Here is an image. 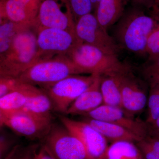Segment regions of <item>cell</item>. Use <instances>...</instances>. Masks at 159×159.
I'll use <instances>...</instances> for the list:
<instances>
[{
    "mask_svg": "<svg viewBox=\"0 0 159 159\" xmlns=\"http://www.w3.org/2000/svg\"><path fill=\"white\" fill-rule=\"evenodd\" d=\"M146 53L148 54V57L159 55V21L148 38Z\"/></svg>",
    "mask_w": 159,
    "mask_h": 159,
    "instance_id": "83f0119b",
    "label": "cell"
},
{
    "mask_svg": "<svg viewBox=\"0 0 159 159\" xmlns=\"http://www.w3.org/2000/svg\"><path fill=\"white\" fill-rule=\"evenodd\" d=\"M61 10L57 0H43L32 27L36 32L45 29H61L75 33V22L70 10Z\"/></svg>",
    "mask_w": 159,
    "mask_h": 159,
    "instance_id": "8fae6325",
    "label": "cell"
},
{
    "mask_svg": "<svg viewBox=\"0 0 159 159\" xmlns=\"http://www.w3.org/2000/svg\"><path fill=\"white\" fill-rule=\"evenodd\" d=\"M1 126H6L21 136L43 139L51 128V121L39 119L23 112L0 118Z\"/></svg>",
    "mask_w": 159,
    "mask_h": 159,
    "instance_id": "4fadbf2b",
    "label": "cell"
},
{
    "mask_svg": "<svg viewBox=\"0 0 159 159\" xmlns=\"http://www.w3.org/2000/svg\"><path fill=\"white\" fill-rule=\"evenodd\" d=\"M39 61L55 56L66 55L80 42L74 32L55 29H45L37 32Z\"/></svg>",
    "mask_w": 159,
    "mask_h": 159,
    "instance_id": "ba28073f",
    "label": "cell"
},
{
    "mask_svg": "<svg viewBox=\"0 0 159 159\" xmlns=\"http://www.w3.org/2000/svg\"><path fill=\"white\" fill-rule=\"evenodd\" d=\"M100 0H92V4H93V9L94 11L97 9L98 4Z\"/></svg>",
    "mask_w": 159,
    "mask_h": 159,
    "instance_id": "836d02e7",
    "label": "cell"
},
{
    "mask_svg": "<svg viewBox=\"0 0 159 159\" xmlns=\"http://www.w3.org/2000/svg\"><path fill=\"white\" fill-rule=\"evenodd\" d=\"M42 1H43V0H42Z\"/></svg>",
    "mask_w": 159,
    "mask_h": 159,
    "instance_id": "d590c367",
    "label": "cell"
},
{
    "mask_svg": "<svg viewBox=\"0 0 159 159\" xmlns=\"http://www.w3.org/2000/svg\"><path fill=\"white\" fill-rule=\"evenodd\" d=\"M84 116L116 124L142 139L148 135L146 122L135 118L121 107L103 104Z\"/></svg>",
    "mask_w": 159,
    "mask_h": 159,
    "instance_id": "7c38bea8",
    "label": "cell"
},
{
    "mask_svg": "<svg viewBox=\"0 0 159 159\" xmlns=\"http://www.w3.org/2000/svg\"><path fill=\"white\" fill-rule=\"evenodd\" d=\"M53 109V103L47 93L43 89L36 87L29 95L25 105L21 112L51 122Z\"/></svg>",
    "mask_w": 159,
    "mask_h": 159,
    "instance_id": "2e32d148",
    "label": "cell"
},
{
    "mask_svg": "<svg viewBox=\"0 0 159 159\" xmlns=\"http://www.w3.org/2000/svg\"><path fill=\"white\" fill-rule=\"evenodd\" d=\"M83 120L93 126L111 143L126 140L136 143L142 139L130 131L111 122L99 121L87 117H85Z\"/></svg>",
    "mask_w": 159,
    "mask_h": 159,
    "instance_id": "ac0fdd59",
    "label": "cell"
},
{
    "mask_svg": "<svg viewBox=\"0 0 159 159\" xmlns=\"http://www.w3.org/2000/svg\"><path fill=\"white\" fill-rule=\"evenodd\" d=\"M120 80L122 108L133 116L142 112L148 101L147 84L134 76L131 69L121 73Z\"/></svg>",
    "mask_w": 159,
    "mask_h": 159,
    "instance_id": "30bf717a",
    "label": "cell"
},
{
    "mask_svg": "<svg viewBox=\"0 0 159 159\" xmlns=\"http://www.w3.org/2000/svg\"><path fill=\"white\" fill-rule=\"evenodd\" d=\"M128 2V0H100L94 14L101 25L107 30L122 17Z\"/></svg>",
    "mask_w": 159,
    "mask_h": 159,
    "instance_id": "e0dca14e",
    "label": "cell"
},
{
    "mask_svg": "<svg viewBox=\"0 0 159 159\" xmlns=\"http://www.w3.org/2000/svg\"><path fill=\"white\" fill-rule=\"evenodd\" d=\"M42 0H0V19L33 23Z\"/></svg>",
    "mask_w": 159,
    "mask_h": 159,
    "instance_id": "5bb4252c",
    "label": "cell"
},
{
    "mask_svg": "<svg viewBox=\"0 0 159 159\" xmlns=\"http://www.w3.org/2000/svg\"><path fill=\"white\" fill-rule=\"evenodd\" d=\"M141 71L144 80L149 88L159 85V55L148 57Z\"/></svg>",
    "mask_w": 159,
    "mask_h": 159,
    "instance_id": "603a6c76",
    "label": "cell"
},
{
    "mask_svg": "<svg viewBox=\"0 0 159 159\" xmlns=\"http://www.w3.org/2000/svg\"><path fill=\"white\" fill-rule=\"evenodd\" d=\"M43 139V145L56 159H90L81 141L63 125H51Z\"/></svg>",
    "mask_w": 159,
    "mask_h": 159,
    "instance_id": "8992f818",
    "label": "cell"
},
{
    "mask_svg": "<svg viewBox=\"0 0 159 159\" xmlns=\"http://www.w3.org/2000/svg\"><path fill=\"white\" fill-rule=\"evenodd\" d=\"M121 73L101 76L100 89L103 104L122 108L120 80Z\"/></svg>",
    "mask_w": 159,
    "mask_h": 159,
    "instance_id": "ffe728a7",
    "label": "cell"
},
{
    "mask_svg": "<svg viewBox=\"0 0 159 159\" xmlns=\"http://www.w3.org/2000/svg\"><path fill=\"white\" fill-rule=\"evenodd\" d=\"M11 139L6 135L1 134L0 139V159H5L14 147Z\"/></svg>",
    "mask_w": 159,
    "mask_h": 159,
    "instance_id": "f546056e",
    "label": "cell"
},
{
    "mask_svg": "<svg viewBox=\"0 0 159 159\" xmlns=\"http://www.w3.org/2000/svg\"><path fill=\"white\" fill-rule=\"evenodd\" d=\"M80 74L66 55L40 61L20 74L21 82L48 88L70 75Z\"/></svg>",
    "mask_w": 159,
    "mask_h": 159,
    "instance_id": "277c9868",
    "label": "cell"
},
{
    "mask_svg": "<svg viewBox=\"0 0 159 159\" xmlns=\"http://www.w3.org/2000/svg\"><path fill=\"white\" fill-rule=\"evenodd\" d=\"M136 145L145 159H159V139L147 135Z\"/></svg>",
    "mask_w": 159,
    "mask_h": 159,
    "instance_id": "cb8c5ba5",
    "label": "cell"
},
{
    "mask_svg": "<svg viewBox=\"0 0 159 159\" xmlns=\"http://www.w3.org/2000/svg\"><path fill=\"white\" fill-rule=\"evenodd\" d=\"M128 2H131L137 6L144 7L147 9L153 8L154 9H157L155 5L154 0H128Z\"/></svg>",
    "mask_w": 159,
    "mask_h": 159,
    "instance_id": "d6a6232c",
    "label": "cell"
},
{
    "mask_svg": "<svg viewBox=\"0 0 159 159\" xmlns=\"http://www.w3.org/2000/svg\"><path fill=\"white\" fill-rule=\"evenodd\" d=\"M27 84L21 82L17 77H0V97L11 92L23 89Z\"/></svg>",
    "mask_w": 159,
    "mask_h": 159,
    "instance_id": "4316f807",
    "label": "cell"
},
{
    "mask_svg": "<svg viewBox=\"0 0 159 159\" xmlns=\"http://www.w3.org/2000/svg\"><path fill=\"white\" fill-rule=\"evenodd\" d=\"M39 61L37 32L32 26L17 34L9 51L0 57V77H17Z\"/></svg>",
    "mask_w": 159,
    "mask_h": 159,
    "instance_id": "7a4b0ae2",
    "label": "cell"
},
{
    "mask_svg": "<svg viewBox=\"0 0 159 159\" xmlns=\"http://www.w3.org/2000/svg\"><path fill=\"white\" fill-rule=\"evenodd\" d=\"M158 22L146 14L142 7L137 6L125 9L115 29L116 42L120 48L134 54H146L148 38Z\"/></svg>",
    "mask_w": 159,
    "mask_h": 159,
    "instance_id": "6da1fadb",
    "label": "cell"
},
{
    "mask_svg": "<svg viewBox=\"0 0 159 159\" xmlns=\"http://www.w3.org/2000/svg\"><path fill=\"white\" fill-rule=\"evenodd\" d=\"M37 87L27 84L24 89L0 97V118L21 111L29 95Z\"/></svg>",
    "mask_w": 159,
    "mask_h": 159,
    "instance_id": "d6986e66",
    "label": "cell"
},
{
    "mask_svg": "<svg viewBox=\"0 0 159 159\" xmlns=\"http://www.w3.org/2000/svg\"><path fill=\"white\" fill-rule=\"evenodd\" d=\"M80 74L110 75L130 70L121 62L117 55L107 53L88 44L80 43L66 55Z\"/></svg>",
    "mask_w": 159,
    "mask_h": 159,
    "instance_id": "3957f363",
    "label": "cell"
},
{
    "mask_svg": "<svg viewBox=\"0 0 159 159\" xmlns=\"http://www.w3.org/2000/svg\"><path fill=\"white\" fill-rule=\"evenodd\" d=\"M97 75H70L43 89L51 99L54 109L66 114L73 102L92 85Z\"/></svg>",
    "mask_w": 159,
    "mask_h": 159,
    "instance_id": "5b68a950",
    "label": "cell"
},
{
    "mask_svg": "<svg viewBox=\"0 0 159 159\" xmlns=\"http://www.w3.org/2000/svg\"><path fill=\"white\" fill-rule=\"evenodd\" d=\"M61 124L72 132L82 142L90 159H105L108 148L106 139L88 122L77 121L60 115Z\"/></svg>",
    "mask_w": 159,
    "mask_h": 159,
    "instance_id": "9c48e42d",
    "label": "cell"
},
{
    "mask_svg": "<svg viewBox=\"0 0 159 159\" xmlns=\"http://www.w3.org/2000/svg\"><path fill=\"white\" fill-rule=\"evenodd\" d=\"M33 159H56L43 145H38L34 150Z\"/></svg>",
    "mask_w": 159,
    "mask_h": 159,
    "instance_id": "4dcf8cb0",
    "label": "cell"
},
{
    "mask_svg": "<svg viewBox=\"0 0 159 159\" xmlns=\"http://www.w3.org/2000/svg\"><path fill=\"white\" fill-rule=\"evenodd\" d=\"M147 125L148 135L159 139V117Z\"/></svg>",
    "mask_w": 159,
    "mask_h": 159,
    "instance_id": "1f68e13d",
    "label": "cell"
},
{
    "mask_svg": "<svg viewBox=\"0 0 159 159\" xmlns=\"http://www.w3.org/2000/svg\"><path fill=\"white\" fill-rule=\"evenodd\" d=\"M75 34L81 43L95 46L107 53L117 55L120 48L92 13L80 18L75 22Z\"/></svg>",
    "mask_w": 159,
    "mask_h": 159,
    "instance_id": "52a82bcc",
    "label": "cell"
},
{
    "mask_svg": "<svg viewBox=\"0 0 159 159\" xmlns=\"http://www.w3.org/2000/svg\"><path fill=\"white\" fill-rule=\"evenodd\" d=\"M100 81L101 75H98L92 85L71 104L66 114L84 116L103 104Z\"/></svg>",
    "mask_w": 159,
    "mask_h": 159,
    "instance_id": "9a60e30c",
    "label": "cell"
},
{
    "mask_svg": "<svg viewBox=\"0 0 159 159\" xmlns=\"http://www.w3.org/2000/svg\"><path fill=\"white\" fill-rule=\"evenodd\" d=\"M0 57L7 54L15 36L24 29L32 27L33 23L14 22L0 19Z\"/></svg>",
    "mask_w": 159,
    "mask_h": 159,
    "instance_id": "44dd1931",
    "label": "cell"
},
{
    "mask_svg": "<svg viewBox=\"0 0 159 159\" xmlns=\"http://www.w3.org/2000/svg\"><path fill=\"white\" fill-rule=\"evenodd\" d=\"M58 1V0H57ZM70 10L75 22L83 16L91 13L93 9L92 0H61Z\"/></svg>",
    "mask_w": 159,
    "mask_h": 159,
    "instance_id": "d4e9b609",
    "label": "cell"
},
{
    "mask_svg": "<svg viewBox=\"0 0 159 159\" xmlns=\"http://www.w3.org/2000/svg\"><path fill=\"white\" fill-rule=\"evenodd\" d=\"M155 5L157 9H158L159 7V0H154Z\"/></svg>",
    "mask_w": 159,
    "mask_h": 159,
    "instance_id": "e575fe53",
    "label": "cell"
},
{
    "mask_svg": "<svg viewBox=\"0 0 159 159\" xmlns=\"http://www.w3.org/2000/svg\"><path fill=\"white\" fill-rule=\"evenodd\" d=\"M105 159H145L136 143L122 140L108 145Z\"/></svg>",
    "mask_w": 159,
    "mask_h": 159,
    "instance_id": "7402d4cb",
    "label": "cell"
},
{
    "mask_svg": "<svg viewBox=\"0 0 159 159\" xmlns=\"http://www.w3.org/2000/svg\"><path fill=\"white\" fill-rule=\"evenodd\" d=\"M37 145H33L20 150L17 146L9 152L5 159H33L34 150Z\"/></svg>",
    "mask_w": 159,
    "mask_h": 159,
    "instance_id": "f1b7e54d",
    "label": "cell"
},
{
    "mask_svg": "<svg viewBox=\"0 0 159 159\" xmlns=\"http://www.w3.org/2000/svg\"><path fill=\"white\" fill-rule=\"evenodd\" d=\"M147 106L148 113L145 122H153L159 117V85L149 88Z\"/></svg>",
    "mask_w": 159,
    "mask_h": 159,
    "instance_id": "484cf974",
    "label": "cell"
}]
</instances>
